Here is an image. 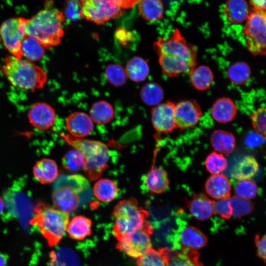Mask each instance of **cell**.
I'll list each match as a JSON object with an SVG mask.
<instances>
[{
    "mask_svg": "<svg viewBox=\"0 0 266 266\" xmlns=\"http://www.w3.org/2000/svg\"><path fill=\"white\" fill-rule=\"evenodd\" d=\"M153 48L162 73L169 77L189 75L196 66L197 47L187 41L178 29L155 41Z\"/></svg>",
    "mask_w": 266,
    "mask_h": 266,
    "instance_id": "6da1fadb",
    "label": "cell"
},
{
    "mask_svg": "<svg viewBox=\"0 0 266 266\" xmlns=\"http://www.w3.org/2000/svg\"><path fill=\"white\" fill-rule=\"evenodd\" d=\"M64 14L53 8V2L48 0L45 8L31 19H26L25 25L27 35L37 39L46 49L58 45L64 36Z\"/></svg>",
    "mask_w": 266,
    "mask_h": 266,
    "instance_id": "7a4b0ae2",
    "label": "cell"
},
{
    "mask_svg": "<svg viewBox=\"0 0 266 266\" xmlns=\"http://www.w3.org/2000/svg\"><path fill=\"white\" fill-rule=\"evenodd\" d=\"M1 70L13 86L24 90L41 89L47 81L46 73L42 68L26 59L12 55L5 58Z\"/></svg>",
    "mask_w": 266,
    "mask_h": 266,
    "instance_id": "3957f363",
    "label": "cell"
},
{
    "mask_svg": "<svg viewBox=\"0 0 266 266\" xmlns=\"http://www.w3.org/2000/svg\"><path fill=\"white\" fill-rule=\"evenodd\" d=\"M61 136L85 158L86 163L83 169L88 178L91 180L98 179L107 167L110 158L107 146L97 140L76 138L64 133Z\"/></svg>",
    "mask_w": 266,
    "mask_h": 266,
    "instance_id": "277c9868",
    "label": "cell"
},
{
    "mask_svg": "<svg viewBox=\"0 0 266 266\" xmlns=\"http://www.w3.org/2000/svg\"><path fill=\"white\" fill-rule=\"evenodd\" d=\"M34 212L30 224L37 228L49 246L57 245L66 231L69 214L43 203L36 205Z\"/></svg>",
    "mask_w": 266,
    "mask_h": 266,
    "instance_id": "5b68a950",
    "label": "cell"
},
{
    "mask_svg": "<svg viewBox=\"0 0 266 266\" xmlns=\"http://www.w3.org/2000/svg\"><path fill=\"white\" fill-rule=\"evenodd\" d=\"M149 213L140 207L134 198L120 201L114 207L113 233L118 240L123 236L140 228L146 221Z\"/></svg>",
    "mask_w": 266,
    "mask_h": 266,
    "instance_id": "8992f818",
    "label": "cell"
},
{
    "mask_svg": "<svg viewBox=\"0 0 266 266\" xmlns=\"http://www.w3.org/2000/svg\"><path fill=\"white\" fill-rule=\"evenodd\" d=\"M243 29L248 50L254 56H266V10L252 8Z\"/></svg>",
    "mask_w": 266,
    "mask_h": 266,
    "instance_id": "52a82bcc",
    "label": "cell"
},
{
    "mask_svg": "<svg viewBox=\"0 0 266 266\" xmlns=\"http://www.w3.org/2000/svg\"><path fill=\"white\" fill-rule=\"evenodd\" d=\"M153 231L152 225L146 221L137 230L117 240L116 248L131 257L138 258L152 248L150 235Z\"/></svg>",
    "mask_w": 266,
    "mask_h": 266,
    "instance_id": "ba28073f",
    "label": "cell"
},
{
    "mask_svg": "<svg viewBox=\"0 0 266 266\" xmlns=\"http://www.w3.org/2000/svg\"><path fill=\"white\" fill-rule=\"evenodd\" d=\"M81 18L97 24H103L122 14L121 8L109 0H79Z\"/></svg>",
    "mask_w": 266,
    "mask_h": 266,
    "instance_id": "9c48e42d",
    "label": "cell"
},
{
    "mask_svg": "<svg viewBox=\"0 0 266 266\" xmlns=\"http://www.w3.org/2000/svg\"><path fill=\"white\" fill-rule=\"evenodd\" d=\"M26 19H9L0 27V37L4 47L12 56L22 58L21 44L27 35L25 25Z\"/></svg>",
    "mask_w": 266,
    "mask_h": 266,
    "instance_id": "30bf717a",
    "label": "cell"
},
{
    "mask_svg": "<svg viewBox=\"0 0 266 266\" xmlns=\"http://www.w3.org/2000/svg\"><path fill=\"white\" fill-rule=\"evenodd\" d=\"M171 244L172 250H180L184 248L198 249L203 247L207 243L205 235L193 226L181 225L166 237Z\"/></svg>",
    "mask_w": 266,
    "mask_h": 266,
    "instance_id": "8fae6325",
    "label": "cell"
},
{
    "mask_svg": "<svg viewBox=\"0 0 266 266\" xmlns=\"http://www.w3.org/2000/svg\"><path fill=\"white\" fill-rule=\"evenodd\" d=\"M175 106L174 102L166 100L153 107L151 111V119L156 131L167 134L177 128L174 119Z\"/></svg>",
    "mask_w": 266,
    "mask_h": 266,
    "instance_id": "7c38bea8",
    "label": "cell"
},
{
    "mask_svg": "<svg viewBox=\"0 0 266 266\" xmlns=\"http://www.w3.org/2000/svg\"><path fill=\"white\" fill-rule=\"evenodd\" d=\"M202 116L201 107L196 100H184L175 104V122L176 127L181 130L195 126Z\"/></svg>",
    "mask_w": 266,
    "mask_h": 266,
    "instance_id": "4fadbf2b",
    "label": "cell"
},
{
    "mask_svg": "<svg viewBox=\"0 0 266 266\" xmlns=\"http://www.w3.org/2000/svg\"><path fill=\"white\" fill-rule=\"evenodd\" d=\"M28 118L33 127L40 130H47L54 126L56 114L49 104L45 102H36L29 109Z\"/></svg>",
    "mask_w": 266,
    "mask_h": 266,
    "instance_id": "5bb4252c",
    "label": "cell"
},
{
    "mask_svg": "<svg viewBox=\"0 0 266 266\" xmlns=\"http://www.w3.org/2000/svg\"><path fill=\"white\" fill-rule=\"evenodd\" d=\"M52 200L56 208L68 214L75 210L80 203L79 193L66 185H58L53 193Z\"/></svg>",
    "mask_w": 266,
    "mask_h": 266,
    "instance_id": "9a60e30c",
    "label": "cell"
},
{
    "mask_svg": "<svg viewBox=\"0 0 266 266\" xmlns=\"http://www.w3.org/2000/svg\"><path fill=\"white\" fill-rule=\"evenodd\" d=\"M66 126L71 136L80 138L89 135L94 128L90 116L81 111L74 112L68 115Z\"/></svg>",
    "mask_w": 266,
    "mask_h": 266,
    "instance_id": "2e32d148",
    "label": "cell"
},
{
    "mask_svg": "<svg viewBox=\"0 0 266 266\" xmlns=\"http://www.w3.org/2000/svg\"><path fill=\"white\" fill-rule=\"evenodd\" d=\"M187 207L196 219L206 220L214 214L213 200L204 194H196L186 201Z\"/></svg>",
    "mask_w": 266,
    "mask_h": 266,
    "instance_id": "e0dca14e",
    "label": "cell"
},
{
    "mask_svg": "<svg viewBox=\"0 0 266 266\" xmlns=\"http://www.w3.org/2000/svg\"><path fill=\"white\" fill-rule=\"evenodd\" d=\"M143 186L150 193L161 194L166 191L169 184L166 171L163 167L152 168L142 178Z\"/></svg>",
    "mask_w": 266,
    "mask_h": 266,
    "instance_id": "ac0fdd59",
    "label": "cell"
},
{
    "mask_svg": "<svg viewBox=\"0 0 266 266\" xmlns=\"http://www.w3.org/2000/svg\"><path fill=\"white\" fill-rule=\"evenodd\" d=\"M204 188L209 197L219 200L230 197L232 186L228 177L219 173L210 176L205 181Z\"/></svg>",
    "mask_w": 266,
    "mask_h": 266,
    "instance_id": "d6986e66",
    "label": "cell"
},
{
    "mask_svg": "<svg viewBox=\"0 0 266 266\" xmlns=\"http://www.w3.org/2000/svg\"><path fill=\"white\" fill-rule=\"evenodd\" d=\"M237 111V106L231 99L222 97L213 103L211 109V115L216 122L226 124L233 120Z\"/></svg>",
    "mask_w": 266,
    "mask_h": 266,
    "instance_id": "ffe728a7",
    "label": "cell"
},
{
    "mask_svg": "<svg viewBox=\"0 0 266 266\" xmlns=\"http://www.w3.org/2000/svg\"><path fill=\"white\" fill-rule=\"evenodd\" d=\"M251 9L246 0H227L223 12L226 20L232 24L245 22Z\"/></svg>",
    "mask_w": 266,
    "mask_h": 266,
    "instance_id": "44dd1931",
    "label": "cell"
},
{
    "mask_svg": "<svg viewBox=\"0 0 266 266\" xmlns=\"http://www.w3.org/2000/svg\"><path fill=\"white\" fill-rule=\"evenodd\" d=\"M167 266H203L199 254L195 249L184 248L180 250H168Z\"/></svg>",
    "mask_w": 266,
    "mask_h": 266,
    "instance_id": "7402d4cb",
    "label": "cell"
},
{
    "mask_svg": "<svg viewBox=\"0 0 266 266\" xmlns=\"http://www.w3.org/2000/svg\"><path fill=\"white\" fill-rule=\"evenodd\" d=\"M33 173L35 179L41 184L54 182L59 175L57 164L48 158H43L37 162L33 167Z\"/></svg>",
    "mask_w": 266,
    "mask_h": 266,
    "instance_id": "603a6c76",
    "label": "cell"
},
{
    "mask_svg": "<svg viewBox=\"0 0 266 266\" xmlns=\"http://www.w3.org/2000/svg\"><path fill=\"white\" fill-rule=\"evenodd\" d=\"M92 224L89 218L82 215L75 216L69 221L66 232L70 238L81 240L91 235Z\"/></svg>",
    "mask_w": 266,
    "mask_h": 266,
    "instance_id": "cb8c5ba5",
    "label": "cell"
},
{
    "mask_svg": "<svg viewBox=\"0 0 266 266\" xmlns=\"http://www.w3.org/2000/svg\"><path fill=\"white\" fill-rule=\"evenodd\" d=\"M210 140L213 149L217 152L230 154L235 149V138L231 132L215 130L211 134Z\"/></svg>",
    "mask_w": 266,
    "mask_h": 266,
    "instance_id": "d4e9b609",
    "label": "cell"
},
{
    "mask_svg": "<svg viewBox=\"0 0 266 266\" xmlns=\"http://www.w3.org/2000/svg\"><path fill=\"white\" fill-rule=\"evenodd\" d=\"M193 86L199 91L209 89L214 82V74L211 69L206 65L196 66L189 75Z\"/></svg>",
    "mask_w": 266,
    "mask_h": 266,
    "instance_id": "484cf974",
    "label": "cell"
},
{
    "mask_svg": "<svg viewBox=\"0 0 266 266\" xmlns=\"http://www.w3.org/2000/svg\"><path fill=\"white\" fill-rule=\"evenodd\" d=\"M259 170V164L252 156H245L233 167L231 176L237 180L250 179Z\"/></svg>",
    "mask_w": 266,
    "mask_h": 266,
    "instance_id": "4316f807",
    "label": "cell"
},
{
    "mask_svg": "<svg viewBox=\"0 0 266 266\" xmlns=\"http://www.w3.org/2000/svg\"><path fill=\"white\" fill-rule=\"evenodd\" d=\"M125 70L127 76L132 81L140 82L146 79L150 72V67L145 59L135 56L128 62Z\"/></svg>",
    "mask_w": 266,
    "mask_h": 266,
    "instance_id": "83f0119b",
    "label": "cell"
},
{
    "mask_svg": "<svg viewBox=\"0 0 266 266\" xmlns=\"http://www.w3.org/2000/svg\"><path fill=\"white\" fill-rule=\"evenodd\" d=\"M140 15L146 21L155 22L162 19L164 7L161 0H141L138 6Z\"/></svg>",
    "mask_w": 266,
    "mask_h": 266,
    "instance_id": "f1b7e54d",
    "label": "cell"
},
{
    "mask_svg": "<svg viewBox=\"0 0 266 266\" xmlns=\"http://www.w3.org/2000/svg\"><path fill=\"white\" fill-rule=\"evenodd\" d=\"M93 192L95 197L103 202H109L114 200L118 195V189L112 180L103 178L98 180L94 184Z\"/></svg>",
    "mask_w": 266,
    "mask_h": 266,
    "instance_id": "f546056e",
    "label": "cell"
},
{
    "mask_svg": "<svg viewBox=\"0 0 266 266\" xmlns=\"http://www.w3.org/2000/svg\"><path fill=\"white\" fill-rule=\"evenodd\" d=\"M50 266H80L79 259L72 250L61 247L51 252Z\"/></svg>",
    "mask_w": 266,
    "mask_h": 266,
    "instance_id": "4dcf8cb0",
    "label": "cell"
},
{
    "mask_svg": "<svg viewBox=\"0 0 266 266\" xmlns=\"http://www.w3.org/2000/svg\"><path fill=\"white\" fill-rule=\"evenodd\" d=\"M90 117L95 123L105 125L113 118L114 111L112 105L105 100L95 102L90 110Z\"/></svg>",
    "mask_w": 266,
    "mask_h": 266,
    "instance_id": "1f68e13d",
    "label": "cell"
},
{
    "mask_svg": "<svg viewBox=\"0 0 266 266\" xmlns=\"http://www.w3.org/2000/svg\"><path fill=\"white\" fill-rule=\"evenodd\" d=\"M45 49L37 39L27 35L21 44L23 57L32 62L40 60L45 54Z\"/></svg>",
    "mask_w": 266,
    "mask_h": 266,
    "instance_id": "d6a6232c",
    "label": "cell"
},
{
    "mask_svg": "<svg viewBox=\"0 0 266 266\" xmlns=\"http://www.w3.org/2000/svg\"><path fill=\"white\" fill-rule=\"evenodd\" d=\"M168 250L166 247L158 250L151 248L138 258L137 266H167Z\"/></svg>",
    "mask_w": 266,
    "mask_h": 266,
    "instance_id": "836d02e7",
    "label": "cell"
},
{
    "mask_svg": "<svg viewBox=\"0 0 266 266\" xmlns=\"http://www.w3.org/2000/svg\"><path fill=\"white\" fill-rule=\"evenodd\" d=\"M227 74L233 83L236 85H242L247 83L250 78L251 70L247 63L239 61L229 66Z\"/></svg>",
    "mask_w": 266,
    "mask_h": 266,
    "instance_id": "e575fe53",
    "label": "cell"
},
{
    "mask_svg": "<svg viewBox=\"0 0 266 266\" xmlns=\"http://www.w3.org/2000/svg\"><path fill=\"white\" fill-rule=\"evenodd\" d=\"M140 95L145 104L155 106L162 102L164 91L160 84L151 82L147 83L141 88Z\"/></svg>",
    "mask_w": 266,
    "mask_h": 266,
    "instance_id": "d590c367",
    "label": "cell"
},
{
    "mask_svg": "<svg viewBox=\"0 0 266 266\" xmlns=\"http://www.w3.org/2000/svg\"><path fill=\"white\" fill-rule=\"evenodd\" d=\"M86 160L82 154L75 149L67 151L62 160L63 166L67 170L76 172L84 167Z\"/></svg>",
    "mask_w": 266,
    "mask_h": 266,
    "instance_id": "8d00e7d4",
    "label": "cell"
},
{
    "mask_svg": "<svg viewBox=\"0 0 266 266\" xmlns=\"http://www.w3.org/2000/svg\"><path fill=\"white\" fill-rule=\"evenodd\" d=\"M206 170L212 174L221 173L228 166V162L224 155L216 151L209 154L205 160Z\"/></svg>",
    "mask_w": 266,
    "mask_h": 266,
    "instance_id": "74e56055",
    "label": "cell"
},
{
    "mask_svg": "<svg viewBox=\"0 0 266 266\" xmlns=\"http://www.w3.org/2000/svg\"><path fill=\"white\" fill-rule=\"evenodd\" d=\"M105 74L107 81L116 87L124 84L127 77L126 70L117 64L108 65L105 68Z\"/></svg>",
    "mask_w": 266,
    "mask_h": 266,
    "instance_id": "f35d334b",
    "label": "cell"
},
{
    "mask_svg": "<svg viewBox=\"0 0 266 266\" xmlns=\"http://www.w3.org/2000/svg\"><path fill=\"white\" fill-rule=\"evenodd\" d=\"M257 192L256 183L250 179L238 180L234 187L236 196L247 200L255 198Z\"/></svg>",
    "mask_w": 266,
    "mask_h": 266,
    "instance_id": "ab89813d",
    "label": "cell"
},
{
    "mask_svg": "<svg viewBox=\"0 0 266 266\" xmlns=\"http://www.w3.org/2000/svg\"><path fill=\"white\" fill-rule=\"evenodd\" d=\"M233 216L240 218L250 214L253 209L252 202L249 200L236 196L230 197Z\"/></svg>",
    "mask_w": 266,
    "mask_h": 266,
    "instance_id": "60d3db41",
    "label": "cell"
},
{
    "mask_svg": "<svg viewBox=\"0 0 266 266\" xmlns=\"http://www.w3.org/2000/svg\"><path fill=\"white\" fill-rule=\"evenodd\" d=\"M255 131L266 141V106L258 108L251 116Z\"/></svg>",
    "mask_w": 266,
    "mask_h": 266,
    "instance_id": "b9f144b4",
    "label": "cell"
},
{
    "mask_svg": "<svg viewBox=\"0 0 266 266\" xmlns=\"http://www.w3.org/2000/svg\"><path fill=\"white\" fill-rule=\"evenodd\" d=\"M59 184L66 185L73 188L78 193L82 192L89 187L88 180L80 174H72L63 176Z\"/></svg>",
    "mask_w": 266,
    "mask_h": 266,
    "instance_id": "7bdbcfd3",
    "label": "cell"
},
{
    "mask_svg": "<svg viewBox=\"0 0 266 266\" xmlns=\"http://www.w3.org/2000/svg\"><path fill=\"white\" fill-rule=\"evenodd\" d=\"M214 214H217L223 219H229L233 216L230 197L213 200Z\"/></svg>",
    "mask_w": 266,
    "mask_h": 266,
    "instance_id": "ee69618b",
    "label": "cell"
},
{
    "mask_svg": "<svg viewBox=\"0 0 266 266\" xmlns=\"http://www.w3.org/2000/svg\"><path fill=\"white\" fill-rule=\"evenodd\" d=\"M79 0H67L65 8V18L70 21H76L81 18Z\"/></svg>",
    "mask_w": 266,
    "mask_h": 266,
    "instance_id": "f6af8a7d",
    "label": "cell"
},
{
    "mask_svg": "<svg viewBox=\"0 0 266 266\" xmlns=\"http://www.w3.org/2000/svg\"><path fill=\"white\" fill-rule=\"evenodd\" d=\"M115 37L120 43L126 45L134 38V35L133 32L121 27L116 30Z\"/></svg>",
    "mask_w": 266,
    "mask_h": 266,
    "instance_id": "bcb514c9",
    "label": "cell"
},
{
    "mask_svg": "<svg viewBox=\"0 0 266 266\" xmlns=\"http://www.w3.org/2000/svg\"><path fill=\"white\" fill-rule=\"evenodd\" d=\"M263 138L256 132L249 133L245 137L244 143L249 148L257 147L264 142Z\"/></svg>",
    "mask_w": 266,
    "mask_h": 266,
    "instance_id": "7dc6e473",
    "label": "cell"
},
{
    "mask_svg": "<svg viewBox=\"0 0 266 266\" xmlns=\"http://www.w3.org/2000/svg\"><path fill=\"white\" fill-rule=\"evenodd\" d=\"M255 242L258 256L266 264V234L257 237Z\"/></svg>",
    "mask_w": 266,
    "mask_h": 266,
    "instance_id": "c3c4849f",
    "label": "cell"
},
{
    "mask_svg": "<svg viewBox=\"0 0 266 266\" xmlns=\"http://www.w3.org/2000/svg\"><path fill=\"white\" fill-rule=\"evenodd\" d=\"M115 5L123 8H130L134 6L139 0H109Z\"/></svg>",
    "mask_w": 266,
    "mask_h": 266,
    "instance_id": "681fc988",
    "label": "cell"
},
{
    "mask_svg": "<svg viewBox=\"0 0 266 266\" xmlns=\"http://www.w3.org/2000/svg\"><path fill=\"white\" fill-rule=\"evenodd\" d=\"M253 9L266 10V0H249Z\"/></svg>",
    "mask_w": 266,
    "mask_h": 266,
    "instance_id": "f907efd6",
    "label": "cell"
},
{
    "mask_svg": "<svg viewBox=\"0 0 266 266\" xmlns=\"http://www.w3.org/2000/svg\"><path fill=\"white\" fill-rule=\"evenodd\" d=\"M6 258L3 255L0 254V266H6Z\"/></svg>",
    "mask_w": 266,
    "mask_h": 266,
    "instance_id": "816d5d0a",
    "label": "cell"
},
{
    "mask_svg": "<svg viewBox=\"0 0 266 266\" xmlns=\"http://www.w3.org/2000/svg\"><path fill=\"white\" fill-rule=\"evenodd\" d=\"M5 204L3 200L0 197V215H1L4 211Z\"/></svg>",
    "mask_w": 266,
    "mask_h": 266,
    "instance_id": "f5cc1de1",
    "label": "cell"
},
{
    "mask_svg": "<svg viewBox=\"0 0 266 266\" xmlns=\"http://www.w3.org/2000/svg\"></svg>",
    "mask_w": 266,
    "mask_h": 266,
    "instance_id": "db71d44e",
    "label": "cell"
}]
</instances>
